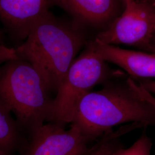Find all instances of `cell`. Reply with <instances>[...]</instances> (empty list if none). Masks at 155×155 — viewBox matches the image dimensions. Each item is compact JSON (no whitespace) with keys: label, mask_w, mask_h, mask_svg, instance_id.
<instances>
[{"label":"cell","mask_w":155,"mask_h":155,"mask_svg":"<svg viewBox=\"0 0 155 155\" xmlns=\"http://www.w3.org/2000/svg\"><path fill=\"white\" fill-rule=\"evenodd\" d=\"M0 155H5L4 154H3L2 153H1V152H0Z\"/></svg>","instance_id":"19"},{"label":"cell","mask_w":155,"mask_h":155,"mask_svg":"<svg viewBox=\"0 0 155 155\" xmlns=\"http://www.w3.org/2000/svg\"><path fill=\"white\" fill-rule=\"evenodd\" d=\"M110 72L103 60L88 44L69 67L56 93L48 122L71 124L78 106L95 86L109 81Z\"/></svg>","instance_id":"4"},{"label":"cell","mask_w":155,"mask_h":155,"mask_svg":"<svg viewBox=\"0 0 155 155\" xmlns=\"http://www.w3.org/2000/svg\"><path fill=\"white\" fill-rule=\"evenodd\" d=\"M89 45L106 62L112 63L139 79H155V54L124 49L116 45L95 41Z\"/></svg>","instance_id":"7"},{"label":"cell","mask_w":155,"mask_h":155,"mask_svg":"<svg viewBox=\"0 0 155 155\" xmlns=\"http://www.w3.org/2000/svg\"><path fill=\"white\" fill-rule=\"evenodd\" d=\"M127 81L140 97H141L147 102H149L150 104H151L155 107V97L153 95L150 94L146 90H145L139 83L136 82V81L132 78L129 77L127 78Z\"/></svg>","instance_id":"13"},{"label":"cell","mask_w":155,"mask_h":155,"mask_svg":"<svg viewBox=\"0 0 155 155\" xmlns=\"http://www.w3.org/2000/svg\"><path fill=\"white\" fill-rule=\"evenodd\" d=\"M72 16L83 22L101 24L116 13V0H51Z\"/></svg>","instance_id":"9"},{"label":"cell","mask_w":155,"mask_h":155,"mask_svg":"<svg viewBox=\"0 0 155 155\" xmlns=\"http://www.w3.org/2000/svg\"><path fill=\"white\" fill-rule=\"evenodd\" d=\"M155 33V4L150 0H133L125 4L122 15L94 40L105 45H128L150 52Z\"/></svg>","instance_id":"5"},{"label":"cell","mask_w":155,"mask_h":155,"mask_svg":"<svg viewBox=\"0 0 155 155\" xmlns=\"http://www.w3.org/2000/svg\"><path fill=\"white\" fill-rule=\"evenodd\" d=\"M18 58L16 48H9L0 43V66Z\"/></svg>","instance_id":"14"},{"label":"cell","mask_w":155,"mask_h":155,"mask_svg":"<svg viewBox=\"0 0 155 155\" xmlns=\"http://www.w3.org/2000/svg\"><path fill=\"white\" fill-rule=\"evenodd\" d=\"M154 4L155 5V0H152V1Z\"/></svg>","instance_id":"18"},{"label":"cell","mask_w":155,"mask_h":155,"mask_svg":"<svg viewBox=\"0 0 155 155\" xmlns=\"http://www.w3.org/2000/svg\"><path fill=\"white\" fill-rule=\"evenodd\" d=\"M84 45L80 33L48 12L35 22L25 41L16 51L19 58L43 75L56 93Z\"/></svg>","instance_id":"3"},{"label":"cell","mask_w":155,"mask_h":155,"mask_svg":"<svg viewBox=\"0 0 155 155\" xmlns=\"http://www.w3.org/2000/svg\"><path fill=\"white\" fill-rule=\"evenodd\" d=\"M150 52L155 54V33L150 43Z\"/></svg>","instance_id":"16"},{"label":"cell","mask_w":155,"mask_h":155,"mask_svg":"<svg viewBox=\"0 0 155 155\" xmlns=\"http://www.w3.org/2000/svg\"><path fill=\"white\" fill-rule=\"evenodd\" d=\"M89 141L75 123L66 128L48 122L28 139L22 155H89L93 148H89Z\"/></svg>","instance_id":"6"},{"label":"cell","mask_w":155,"mask_h":155,"mask_svg":"<svg viewBox=\"0 0 155 155\" xmlns=\"http://www.w3.org/2000/svg\"><path fill=\"white\" fill-rule=\"evenodd\" d=\"M72 122L91 141L120 125L137 122L146 127L155 126V107L140 97L127 81H109L102 89L83 97Z\"/></svg>","instance_id":"1"},{"label":"cell","mask_w":155,"mask_h":155,"mask_svg":"<svg viewBox=\"0 0 155 155\" xmlns=\"http://www.w3.org/2000/svg\"><path fill=\"white\" fill-rule=\"evenodd\" d=\"M39 71L18 58L0 66V105L13 114L28 139L48 122L54 98Z\"/></svg>","instance_id":"2"},{"label":"cell","mask_w":155,"mask_h":155,"mask_svg":"<svg viewBox=\"0 0 155 155\" xmlns=\"http://www.w3.org/2000/svg\"><path fill=\"white\" fill-rule=\"evenodd\" d=\"M25 136L12 114L0 105V152L12 155L22 146Z\"/></svg>","instance_id":"10"},{"label":"cell","mask_w":155,"mask_h":155,"mask_svg":"<svg viewBox=\"0 0 155 155\" xmlns=\"http://www.w3.org/2000/svg\"><path fill=\"white\" fill-rule=\"evenodd\" d=\"M152 140L147 134L145 127L141 135L130 147L117 148L111 155H151Z\"/></svg>","instance_id":"12"},{"label":"cell","mask_w":155,"mask_h":155,"mask_svg":"<svg viewBox=\"0 0 155 155\" xmlns=\"http://www.w3.org/2000/svg\"><path fill=\"white\" fill-rule=\"evenodd\" d=\"M137 83L150 94L155 95V80L139 79Z\"/></svg>","instance_id":"15"},{"label":"cell","mask_w":155,"mask_h":155,"mask_svg":"<svg viewBox=\"0 0 155 155\" xmlns=\"http://www.w3.org/2000/svg\"><path fill=\"white\" fill-rule=\"evenodd\" d=\"M122 2L124 3V4H125L126 3H127V2H131V1H132L133 0H122Z\"/></svg>","instance_id":"17"},{"label":"cell","mask_w":155,"mask_h":155,"mask_svg":"<svg viewBox=\"0 0 155 155\" xmlns=\"http://www.w3.org/2000/svg\"><path fill=\"white\" fill-rule=\"evenodd\" d=\"M51 4V0H0V20L17 38L25 39Z\"/></svg>","instance_id":"8"},{"label":"cell","mask_w":155,"mask_h":155,"mask_svg":"<svg viewBox=\"0 0 155 155\" xmlns=\"http://www.w3.org/2000/svg\"><path fill=\"white\" fill-rule=\"evenodd\" d=\"M143 127L140 123L134 122L122 125L116 130L105 133L100 141L93 147L89 155H111L120 147L119 140L125 134Z\"/></svg>","instance_id":"11"},{"label":"cell","mask_w":155,"mask_h":155,"mask_svg":"<svg viewBox=\"0 0 155 155\" xmlns=\"http://www.w3.org/2000/svg\"><path fill=\"white\" fill-rule=\"evenodd\" d=\"M1 38V32H0V39Z\"/></svg>","instance_id":"20"}]
</instances>
